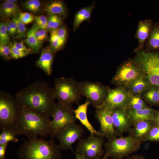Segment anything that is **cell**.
<instances>
[{
  "instance_id": "obj_26",
  "label": "cell",
  "mask_w": 159,
  "mask_h": 159,
  "mask_svg": "<svg viewBox=\"0 0 159 159\" xmlns=\"http://www.w3.org/2000/svg\"><path fill=\"white\" fill-rule=\"evenodd\" d=\"M158 87L151 86L141 95L146 103L154 105H159Z\"/></svg>"
},
{
  "instance_id": "obj_27",
  "label": "cell",
  "mask_w": 159,
  "mask_h": 159,
  "mask_svg": "<svg viewBox=\"0 0 159 159\" xmlns=\"http://www.w3.org/2000/svg\"><path fill=\"white\" fill-rule=\"evenodd\" d=\"M141 95H130L125 108L128 110H138L148 107Z\"/></svg>"
},
{
  "instance_id": "obj_30",
  "label": "cell",
  "mask_w": 159,
  "mask_h": 159,
  "mask_svg": "<svg viewBox=\"0 0 159 159\" xmlns=\"http://www.w3.org/2000/svg\"><path fill=\"white\" fill-rule=\"evenodd\" d=\"M63 24V20L60 16L56 15H51L48 19L46 29L50 32L57 29L62 25Z\"/></svg>"
},
{
  "instance_id": "obj_38",
  "label": "cell",
  "mask_w": 159,
  "mask_h": 159,
  "mask_svg": "<svg viewBox=\"0 0 159 159\" xmlns=\"http://www.w3.org/2000/svg\"><path fill=\"white\" fill-rule=\"evenodd\" d=\"M19 19L24 24H28L34 20V16L28 12L20 13L18 16Z\"/></svg>"
},
{
  "instance_id": "obj_11",
  "label": "cell",
  "mask_w": 159,
  "mask_h": 159,
  "mask_svg": "<svg viewBox=\"0 0 159 159\" xmlns=\"http://www.w3.org/2000/svg\"><path fill=\"white\" fill-rule=\"evenodd\" d=\"M82 96L86 98L95 108L102 105L107 95V87L98 82L83 81L80 82Z\"/></svg>"
},
{
  "instance_id": "obj_33",
  "label": "cell",
  "mask_w": 159,
  "mask_h": 159,
  "mask_svg": "<svg viewBox=\"0 0 159 159\" xmlns=\"http://www.w3.org/2000/svg\"><path fill=\"white\" fill-rule=\"evenodd\" d=\"M12 20L18 26L16 38L20 39L25 37L26 36V28L24 24L19 19L18 17H14Z\"/></svg>"
},
{
  "instance_id": "obj_29",
  "label": "cell",
  "mask_w": 159,
  "mask_h": 159,
  "mask_svg": "<svg viewBox=\"0 0 159 159\" xmlns=\"http://www.w3.org/2000/svg\"><path fill=\"white\" fill-rule=\"evenodd\" d=\"M0 134V145L8 143L9 142L16 143L19 140L14 129H3Z\"/></svg>"
},
{
  "instance_id": "obj_36",
  "label": "cell",
  "mask_w": 159,
  "mask_h": 159,
  "mask_svg": "<svg viewBox=\"0 0 159 159\" xmlns=\"http://www.w3.org/2000/svg\"><path fill=\"white\" fill-rule=\"evenodd\" d=\"M0 54L3 59L6 60L12 59L10 46L8 45H0Z\"/></svg>"
},
{
  "instance_id": "obj_40",
  "label": "cell",
  "mask_w": 159,
  "mask_h": 159,
  "mask_svg": "<svg viewBox=\"0 0 159 159\" xmlns=\"http://www.w3.org/2000/svg\"><path fill=\"white\" fill-rule=\"evenodd\" d=\"M10 47L12 59H18L24 57L29 54L26 52L17 50L11 45Z\"/></svg>"
},
{
  "instance_id": "obj_6",
  "label": "cell",
  "mask_w": 159,
  "mask_h": 159,
  "mask_svg": "<svg viewBox=\"0 0 159 159\" xmlns=\"http://www.w3.org/2000/svg\"><path fill=\"white\" fill-rule=\"evenodd\" d=\"M142 143L129 135L108 140L104 143L105 153L103 157L122 159L138 150Z\"/></svg>"
},
{
  "instance_id": "obj_19",
  "label": "cell",
  "mask_w": 159,
  "mask_h": 159,
  "mask_svg": "<svg viewBox=\"0 0 159 159\" xmlns=\"http://www.w3.org/2000/svg\"><path fill=\"white\" fill-rule=\"evenodd\" d=\"M55 52L50 47L43 49L36 62V66L42 69L48 75L52 73V64Z\"/></svg>"
},
{
  "instance_id": "obj_28",
  "label": "cell",
  "mask_w": 159,
  "mask_h": 159,
  "mask_svg": "<svg viewBox=\"0 0 159 159\" xmlns=\"http://www.w3.org/2000/svg\"><path fill=\"white\" fill-rule=\"evenodd\" d=\"M0 15L4 18L16 16L20 9L16 3H11L6 1L0 6Z\"/></svg>"
},
{
  "instance_id": "obj_5",
  "label": "cell",
  "mask_w": 159,
  "mask_h": 159,
  "mask_svg": "<svg viewBox=\"0 0 159 159\" xmlns=\"http://www.w3.org/2000/svg\"><path fill=\"white\" fill-rule=\"evenodd\" d=\"M135 53L132 59L142 75L152 86L159 87V52L143 49Z\"/></svg>"
},
{
  "instance_id": "obj_12",
  "label": "cell",
  "mask_w": 159,
  "mask_h": 159,
  "mask_svg": "<svg viewBox=\"0 0 159 159\" xmlns=\"http://www.w3.org/2000/svg\"><path fill=\"white\" fill-rule=\"evenodd\" d=\"M84 132L83 127L79 124H72L66 127L56 137L60 149L71 150L74 152L72 146L77 140L81 139Z\"/></svg>"
},
{
  "instance_id": "obj_20",
  "label": "cell",
  "mask_w": 159,
  "mask_h": 159,
  "mask_svg": "<svg viewBox=\"0 0 159 159\" xmlns=\"http://www.w3.org/2000/svg\"><path fill=\"white\" fill-rule=\"evenodd\" d=\"M90 104V102L86 100L84 103L79 105L77 108L74 110L75 117L90 132V135H96L102 136L100 132L97 131L94 128L88 119L87 111L88 107Z\"/></svg>"
},
{
  "instance_id": "obj_15",
  "label": "cell",
  "mask_w": 159,
  "mask_h": 159,
  "mask_svg": "<svg viewBox=\"0 0 159 159\" xmlns=\"http://www.w3.org/2000/svg\"><path fill=\"white\" fill-rule=\"evenodd\" d=\"M112 110V117L117 136H122L125 132L129 133L132 126L126 109L118 107Z\"/></svg>"
},
{
  "instance_id": "obj_35",
  "label": "cell",
  "mask_w": 159,
  "mask_h": 159,
  "mask_svg": "<svg viewBox=\"0 0 159 159\" xmlns=\"http://www.w3.org/2000/svg\"><path fill=\"white\" fill-rule=\"evenodd\" d=\"M40 4L39 0H29L25 1L23 6L27 9L34 13H36L39 10Z\"/></svg>"
},
{
  "instance_id": "obj_7",
  "label": "cell",
  "mask_w": 159,
  "mask_h": 159,
  "mask_svg": "<svg viewBox=\"0 0 159 159\" xmlns=\"http://www.w3.org/2000/svg\"><path fill=\"white\" fill-rule=\"evenodd\" d=\"M18 112V103L9 93L0 92V129H14Z\"/></svg>"
},
{
  "instance_id": "obj_23",
  "label": "cell",
  "mask_w": 159,
  "mask_h": 159,
  "mask_svg": "<svg viewBox=\"0 0 159 159\" xmlns=\"http://www.w3.org/2000/svg\"><path fill=\"white\" fill-rule=\"evenodd\" d=\"M40 29L37 24L33 23L31 29L27 33V38L24 41L34 53H37L42 46V42L39 41L35 36L36 31Z\"/></svg>"
},
{
  "instance_id": "obj_18",
  "label": "cell",
  "mask_w": 159,
  "mask_h": 159,
  "mask_svg": "<svg viewBox=\"0 0 159 159\" xmlns=\"http://www.w3.org/2000/svg\"><path fill=\"white\" fill-rule=\"evenodd\" d=\"M126 110L132 126L138 122L148 120L153 121L158 112L149 107L138 110Z\"/></svg>"
},
{
  "instance_id": "obj_47",
  "label": "cell",
  "mask_w": 159,
  "mask_h": 159,
  "mask_svg": "<svg viewBox=\"0 0 159 159\" xmlns=\"http://www.w3.org/2000/svg\"><path fill=\"white\" fill-rule=\"evenodd\" d=\"M75 155V159H87L83 155L76 152H74Z\"/></svg>"
},
{
  "instance_id": "obj_4",
  "label": "cell",
  "mask_w": 159,
  "mask_h": 159,
  "mask_svg": "<svg viewBox=\"0 0 159 159\" xmlns=\"http://www.w3.org/2000/svg\"><path fill=\"white\" fill-rule=\"evenodd\" d=\"M53 88L55 99L69 107L74 103L79 104L82 95L80 82L72 78L62 77L54 79Z\"/></svg>"
},
{
  "instance_id": "obj_44",
  "label": "cell",
  "mask_w": 159,
  "mask_h": 159,
  "mask_svg": "<svg viewBox=\"0 0 159 159\" xmlns=\"http://www.w3.org/2000/svg\"><path fill=\"white\" fill-rule=\"evenodd\" d=\"M8 143L0 145V159H4L6 147Z\"/></svg>"
},
{
  "instance_id": "obj_31",
  "label": "cell",
  "mask_w": 159,
  "mask_h": 159,
  "mask_svg": "<svg viewBox=\"0 0 159 159\" xmlns=\"http://www.w3.org/2000/svg\"><path fill=\"white\" fill-rule=\"evenodd\" d=\"M57 29L51 31L50 32V47L55 53L56 52L60 49L59 39L57 35Z\"/></svg>"
},
{
  "instance_id": "obj_41",
  "label": "cell",
  "mask_w": 159,
  "mask_h": 159,
  "mask_svg": "<svg viewBox=\"0 0 159 159\" xmlns=\"http://www.w3.org/2000/svg\"><path fill=\"white\" fill-rule=\"evenodd\" d=\"M39 29L36 31L35 34L37 39L41 42L47 39L48 38L47 31L46 29Z\"/></svg>"
},
{
  "instance_id": "obj_42",
  "label": "cell",
  "mask_w": 159,
  "mask_h": 159,
  "mask_svg": "<svg viewBox=\"0 0 159 159\" xmlns=\"http://www.w3.org/2000/svg\"><path fill=\"white\" fill-rule=\"evenodd\" d=\"M16 49L26 52L29 54L30 53L32 50L25 46L24 43L21 42H14L11 45Z\"/></svg>"
},
{
  "instance_id": "obj_8",
  "label": "cell",
  "mask_w": 159,
  "mask_h": 159,
  "mask_svg": "<svg viewBox=\"0 0 159 159\" xmlns=\"http://www.w3.org/2000/svg\"><path fill=\"white\" fill-rule=\"evenodd\" d=\"M74 110L72 107L58 101L56 103L48 134L51 139H54L66 127L75 123L76 119L74 115Z\"/></svg>"
},
{
  "instance_id": "obj_24",
  "label": "cell",
  "mask_w": 159,
  "mask_h": 159,
  "mask_svg": "<svg viewBox=\"0 0 159 159\" xmlns=\"http://www.w3.org/2000/svg\"><path fill=\"white\" fill-rule=\"evenodd\" d=\"M95 2L87 7L81 9L75 14L73 23V30L75 31L84 21L90 17L92 11L95 6Z\"/></svg>"
},
{
  "instance_id": "obj_39",
  "label": "cell",
  "mask_w": 159,
  "mask_h": 159,
  "mask_svg": "<svg viewBox=\"0 0 159 159\" xmlns=\"http://www.w3.org/2000/svg\"><path fill=\"white\" fill-rule=\"evenodd\" d=\"M34 20L40 29H46L48 19L44 15L34 16Z\"/></svg>"
},
{
  "instance_id": "obj_45",
  "label": "cell",
  "mask_w": 159,
  "mask_h": 159,
  "mask_svg": "<svg viewBox=\"0 0 159 159\" xmlns=\"http://www.w3.org/2000/svg\"><path fill=\"white\" fill-rule=\"evenodd\" d=\"M123 159H146V158L143 155L137 154L127 156Z\"/></svg>"
},
{
  "instance_id": "obj_46",
  "label": "cell",
  "mask_w": 159,
  "mask_h": 159,
  "mask_svg": "<svg viewBox=\"0 0 159 159\" xmlns=\"http://www.w3.org/2000/svg\"><path fill=\"white\" fill-rule=\"evenodd\" d=\"M153 121L155 125H159V111L156 114Z\"/></svg>"
},
{
  "instance_id": "obj_16",
  "label": "cell",
  "mask_w": 159,
  "mask_h": 159,
  "mask_svg": "<svg viewBox=\"0 0 159 159\" xmlns=\"http://www.w3.org/2000/svg\"><path fill=\"white\" fill-rule=\"evenodd\" d=\"M154 23L151 19H148L138 21L135 34V37L138 40V44L137 47L134 50V52H136L144 49Z\"/></svg>"
},
{
  "instance_id": "obj_2",
  "label": "cell",
  "mask_w": 159,
  "mask_h": 159,
  "mask_svg": "<svg viewBox=\"0 0 159 159\" xmlns=\"http://www.w3.org/2000/svg\"><path fill=\"white\" fill-rule=\"evenodd\" d=\"M18 103V112L14 130L19 135L28 139L47 137L51 120L49 117Z\"/></svg>"
},
{
  "instance_id": "obj_43",
  "label": "cell",
  "mask_w": 159,
  "mask_h": 159,
  "mask_svg": "<svg viewBox=\"0 0 159 159\" xmlns=\"http://www.w3.org/2000/svg\"><path fill=\"white\" fill-rule=\"evenodd\" d=\"M6 22L11 29L13 35L16 33L18 29V26L12 20L11 21H8Z\"/></svg>"
},
{
  "instance_id": "obj_48",
  "label": "cell",
  "mask_w": 159,
  "mask_h": 159,
  "mask_svg": "<svg viewBox=\"0 0 159 159\" xmlns=\"http://www.w3.org/2000/svg\"><path fill=\"white\" fill-rule=\"evenodd\" d=\"M5 23L6 26V29L7 33L8 34L11 35H13L11 27L6 21Z\"/></svg>"
},
{
  "instance_id": "obj_25",
  "label": "cell",
  "mask_w": 159,
  "mask_h": 159,
  "mask_svg": "<svg viewBox=\"0 0 159 159\" xmlns=\"http://www.w3.org/2000/svg\"><path fill=\"white\" fill-rule=\"evenodd\" d=\"M44 10L50 16L53 15L59 16H65L67 13L65 5L61 0L52 1L45 6Z\"/></svg>"
},
{
  "instance_id": "obj_21",
  "label": "cell",
  "mask_w": 159,
  "mask_h": 159,
  "mask_svg": "<svg viewBox=\"0 0 159 159\" xmlns=\"http://www.w3.org/2000/svg\"><path fill=\"white\" fill-rule=\"evenodd\" d=\"M144 50L149 52H159V22L154 23Z\"/></svg>"
},
{
  "instance_id": "obj_1",
  "label": "cell",
  "mask_w": 159,
  "mask_h": 159,
  "mask_svg": "<svg viewBox=\"0 0 159 159\" xmlns=\"http://www.w3.org/2000/svg\"><path fill=\"white\" fill-rule=\"evenodd\" d=\"M16 102L49 117L52 116L56 103L53 88L44 81H37L17 91Z\"/></svg>"
},
{
  "instance_id": "obj_9",
  "label": "cell",
  "mask_w": 159,
  "mask_h": 159,
  "mask_svg": "<svg viewBox=\"0 0 159 159\" xmlns=\"http://www.w3.org/2000/svg\"><path fill=\"white\" fill-rule=\"evenodd\" d=\"M141 75L133 59L130 58L118 67L111 83L117 87L127 88Z\"/></svg>"
},
{
  "instance_id": "obj_10",
  "label": "cell",
  "mask_w": 159,
  "mask_h": 159,
  "mask_svg": "<svg viewBox=\"0 0 159 159\" xmlns=\"http://www.w3.org/2000/svg\"><path fill=\"white\" fill-rule=\"evenodd\" d=\"M104 138L96 135H90L86 138L81 139L78 142L76 152L87 159L101 158L104 151L102 148Z\"/></svg>"
},
{
  "instance_id": "obj_22",
  "label": "cell",
  "mask_w": 159,
  "mask_h": 159,
  "mask_svg": "<svg viewBox=\"0 0 159 159\" xmlns=\"http://www.w3.org/2000/svg\"><path fill=\"white\" fill-rule=\"evenodd\" d=\"M151 86L148 80L141 75L127 88L131 95H141Z\"/></svg>"
},
{
  "instance_id": "obj_50",
  "label": "cell",
  "mask_w": 159,
  "mask_h": 159,
  "mask_svg": "<svg viewBox=\"0 0 159 159\" xmlns=\"http://www.w3.org/2000/svg\"><path fill=\"white\" fill-rule=\"evenodd\" d=\"M114 159L111 158H104L103 157L102 158H98V159Z\"/></svg>"
},
{
  "instance_id": "obj_17",
  "label": "cell",
  "mask_w": 159,
  "mask_h": 159,
  "mask_svg": "<svg viewBox=\"0 0 159 159\" xmlns=\"http://www.w3.org/2000/svg\"><path fill=\"white\" fill-rule=\"evenodd\" d=\"M154 125L153 120L138 122L132 126L131 130L128 133L129 135L138 141L144 142L150 130Z\"/></svg>"
},
{
  "instance_id": "obj_49",
  "label": "cell",
  "mask_w": 159,
  "mask_h": 159,
  "mask_svg": "<svg viewBox=\"0 0 159 159\" xmlns=\"http://www.w3.org/2000/svg\"><path fill=\"white\" fill-rule=\"evenodd\" d=\"M5 1L11 3H16V2L17 1V0H7Z\"/></svg>"
},
{
  "instance_id": "obj_37",
  "label": "cell",
  "mask_w": 159,
  "mask_h": 159,
  "mask_svg": "<svg viewBox=\"0 0 159 159\" xmlns=\"http://www.w3.org/2000/svg\"><path fill=\"white\" fill-rule=\"evenodd\" d=\"M57 35L62 48L64 44L67 37V30L64 26L62 25L57 29Z\"/></svg>"
},
{
  "instance_id": "obj_13",
  "label": "cell",
  "mask_w": 159,
  "mask_h": 159,
  "mask_svg": "<svg viewBox=\"0 0 159 159\" xmlns=\"http://www.w3.org/2000/svg\"><path fill=\"white\" fill-rule=\"evenodd\" d=\"M95 108V116L100 124L102 136L108 140L116 138L117 136L113 125L112 110L102 106Z\"/></svg>"
},
{
  "instance_id": "obj_3",
  "label": "cell",
  "mask_w": 159,
  "mask_h": 159,
  "mask_svg": "<svg viewBox=\"0 0 159 159\" xmlns=\"http://www.w3.org/2000/svg\"><path fill=\"white\" fill-rule=\"evenodd\" d=\"M60 149L54 139L35 137L24 140L17 154L20 159H61Z\"/></svg>"
},
{
  "instance_id": "obj_51",
  "label": "cell",
  "mask_w": 159,
  "mask_h": 159,
  "mask_svg": "<svg viewBox=\"0 0 159 159\" xmlns=\"http://www.w3.org/2000/svg\"><path fill=\"white\" fill-rule=\"evenodd\" d=\"M158 91L159 94V87H158Z\"/></svg>"
},
{
  "instance_id": "obj_14",
  "label": "cell",
  "mask_w": 159,
  "mask_h": 159,
  "mask_svg": "<svg viewBox=\"0 0 159 159\" xmlns=\"http://www.w3.org/2000/svg\"><path fill=\"white\" fill-rule=\"evenodd\" d=\"M130 95L126 87H117L115 88L112 89L107 87V93L105 100L100 106L110 109L118 107L125 108Z\"/></svg>"
},
{
  "instance_id": "obj_32",
  "label": "cell",
  "mask_w": 159,
  "mask_h": 159,
  "mask_svg": "<svg viewBox=\"0 0 159 159\" xmlns=\"http://www.w3.org/2000/svg\"><path fill=\"white\" fill-rule=\"evenodd\" d=\"M9 43V38L6 29L5 23L1 22L0 24V44L7 45Z\"/></svg>"
},
{
  "instance_id": "obj_34",
  "label": "cell",
  "mask_w": 159,
  "mask_h": 159,
  "mask_svg": "<svg viewBox=\"0 0 159 159\" xmlns=\"http://www.w3.org/2000/svg\"><path fill=\"white\" fill-rule=\"evenodd\" d=\"M159 142V125H154L150 130L145 141Z\"/></svg>"
},
{
  "instance_id": "obj_52",
  "label": "cell",
  "mask_w": 159,
  "mask_h": 159,
  "mask_svg": "<svg viewBox=\"0 0 159 159\" xmlns=\"http://www.w3.org/2000/svg\"></svg>"
}]
</instances>
